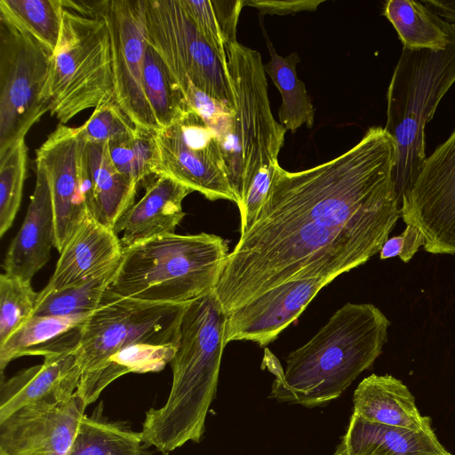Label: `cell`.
I'll return each mask as SVG.
<instances>
[{"mask_svg": "<svg viewBox=\"0 0 455 455\" xmlns=\"http://www.w3.org/2000/svg\"><path fill=\"white\" fill-rule=\"evenodd\" d=\"M396 147L382 127L310 169L275 166L256 221L226 258L214 290L228 314L283 282L337 276L379 252L401 217Z\"/></svg>", "mask_w": 455, "mask_h": 455, "instance_id": "obj_1", "label": "cell"}, {"mask_svg": "<svg viewBox=\"0 0 455 455\" xmlns=\"http://www.w3.org/2000/svg\"><path fill=\"white\" fill-rule=\"evenodd\" d=\"M389 325L373 304L348 302L288 355L284 371L266 347L263 364L275 376L270 396L308 408L339 397L380 355Z\"/></svg>", "mask_w": 455, "mask_h": 455, "instance_id": "obj_2", "label": "cell"}, {"mask_svg": "<svg viewBox=\"0 0 455 455\" xmlns=\"http://www.w3.org/2000/svg\"><path fill=\"white\" fill-rule=\"evenodd\" d=\"M225 313L215 291L188 303L173 359L165 403L146 411L140 435L163 455L191 441L199 443L217 394L225 343Z\"/></svg>", "mask_w": 455, "mask_h": 455, "instance_id": "obj_3", "label": "cell"}, {"mask_svg": "<svg viewBox=\"0 0 455 455\" xmlns=\"http://www.w3.org/2000/svg\"><path fill=\"white\" fill-rule=\"evenodd\" d=\"M228 253L216 235H159L124 248L108 291L149 303H188L215 290Z\"/></svg>", "mask_w": 455, "mask_h": 455, "instance_id": "obj_4", "label": "cell"}, {"mask_svg": "<svg viewBox=\"0 0 455 455\" xmlns=\"http://www.w3.org/2000/svg\"><path fill=\"white\" fill-rule=\"evenodd\" d=\"M235 110L207 124L216 134L237 206L259 171L278 164L285 128L272 115L262 59L238 42L226 49Z\"/></svg>", "mask_w": 455, "mask_h": 455, "instance_id": "obj_5", "label": "cell"}, {"mask_svg": "<svg viewBox=\"0 0 455 455\" xmlns=\"http://www.w3.org/2000/svg\"><path fill=\"white\" fill-rule=\"evenodd\" d=\"M455 83V25L443 50L403 47L387 91L385 130L396 147L395 181L401 203L426 159L425 127Z\"/></svg>", "mask_w": 455, "mask_h": 455, "instance_id": "obj_6", "label": "cell"}, {"mask_svg": "<svg viewBox=\"0 0 455 455\" xmlns=\"http://www.w3.org/2000/svg\"><path fill=\"white\" fill-rule=\"evenodd\" d=\"M49 98V111L60 124L115 100L110 34L101 15H83L64 8L52 55Z\"/></svg>", "mask_w": 455, "mask_h": 455, "instance_id": "obj_7", "label": "cell"}, {"mask_svg": "<svg viewBox=\"0 0 455 455\" xmlns=\"http://www.w3.org/2000/svg\"><path fill=\"white\" fill-rule=\"evenodd\" d=\"M53 52L0 14V153L50 109Z\"/></svg>", "mask_w": 455, "mask_h": 455, "instance_id": "obj_8", "label": "cell"}, {"mask_svg": "<svg viewBox=\"0 0 455 455\" xmlns=\"http://www.w3.org/2000/svg\"><path fill=\"white\" fill-rule=\"evenodd\" d=\"M187 305L144 302L108 290L86 320L74 351L81 376L98 370L111 355L135 344L178 347Z\"/></svg>", "mask_w": 455, "mask_h": 455, "instance_id": "obj_9", "label": "cell"}, {"mask_svg": "<svg viewBox=\"0 0 455 455\" xmlns=\"http://www.w3.org/2000/svg\"><path fill=\"white\" fill-rule=\"evenodd\" d=\"M147 42L182 92L190 84L235 110V97L220 55L198 31L180 0H147Z\"/></svg>", "mask_w": 455, "mask_h": 455, "instance_id": "obj_10", "label": "cell"}, {"mask_svg": "<svg viewBox=\"0 0 455 455\" xmlns=\"http://www.w3.org/2000/svg\"><path fill=\"white\" fill-rule=\"evenodd\" d=\"M156 138L158 175L169 176L211 201L236 204L217 136L196 111L188 108L172 125L156 132Z\"/></svg>", "mask_w": 455, "mask_h": 455, "instance_id": "obj_11", "label": "cell"}, {"mask_svg": "<svg viewBox=\"0 0 455 455\" xmlns=\"http://www.w3.org/2000/svg\"><path fill=\"white\" fill-rule=\"evenodd\" d=\"M147 0H101L98 14L108 26L115 100L139 127L160 131L143 88Z\"/></svg>", "mask_w": 455, "mask_h": 455, "instance_id": "obj_12", "label": "cell"}, {"mask_svg": "<svg viewBox=\"0 0 455 455\" xmlns=\"http://www.w3.org/2000/svg\"><path fill=\"white\" fill-rule=\"evenodd\" d=\"M401 218L417 227L433 254H455V129L427 157L401 199Z\"/></svg>", "mask_w": 455, "mask_h": 455, "instance_id": "obj_13", "label": "cell"}, {"mask_svg": "<svg viewBox=\"0 0 455 455\" xmlns=\"http://www.w3.org/2000/svg\"><path fill=\"white\" fill-rule=\"evenodd\" d=\"M84 145L78 127L59 124L36 150V163L44 169L50 187L55 248L60 253L79 226L91 215Z\"/></svg>", "mask_w": 455, "mask_h": 455, "instance_id": "obj_14", "label": "cell"}, {"mask_svg": "<svg viewBox=\"0 0 455 455\" xmlns=\"http://www.w3.org/2000/svg\"><path fill=\"white\" fill-rule=\"evenodd\" d=\"M86 407L76 392L20 408L0 423V455H68Z\"/></svg>", "mask_w": 455, "mask_h": 455, "instance_id": "obj_15", "label": "cell"}, {"mask_svg": "<svg viewBox=\"0 0 455 455\" xmlns=\"http://www.w3.org/2000/svg\"><path fill=\"white\" fill-rule=\"evenodd\" d=\"M331 282L306 277L283 282L227 314L225 343L252 341L261 347L295 322L321 289Z\"/></svg>", "mask_w": 455, "mask_h": 455, "instance_id": "obj_16", "label": "cell"}, {"mask_svg": "<svg viewBox=\"0 0 455 455\" xmlns=\"http://www.w3.org/2000/svg\"><path fill=\"white\" fill-rule=\"evenodd\" d=\"M36 180L24 221L12 239L4 259V273L31 283L48 262L55 247L52 201L46 173L36 163Z\"/></svg>", "mask_w": 455, "mask_h": 455, "instance_id": "obj_17", "label": "cell"}, {"mask_svg": "<svg viewBox=\"0 0 455 455\" xmlns=\"http://www.w3.org/2000/svg\"><path fill=\"white\" fill-rule=\"evenodd\" d=\"M124 247L115 231L91 215L70 237L44 292L60 290L118 267Z\"/></svg>", "mask_w": 455, "mask_h": 455, "instance_id": "obj_18", "label": "cell"}, {"mask_svg": "<svg viewBox=\"0 0 455 455\" xmlns=\"http://www.w3.org/2000/svg\"><path fill=\"white\" fill-rule=\"evenodd\" d=\"M193 190L166 175L146 186L142 198L134 203L119 219L113 230L124 248L151 238L174 233L185 216L182 202Z\"/></svg>", "mask_w": 455, "mask_h": 455, "instance_id": "obj_19", "label": "cell"}, {"mask_svg": "<svg viewBox=\"0 0 455 455\" xmlns=\"http://www.w3.org/2000/svg\"><path fill=\"white\" fill-rule=\"evenodd\" d=\"M81 371L74 351L44 357V363L17 372L0 384V423L20 408L50 396H71Z\"/></svg>", "mask_w": 455, "mask_h": 455, "instance_id": "obj_20", "label": "cell"}, {"mask_svg": "<svg viewBox=\"0 0 455 455\" xmlns=\"http://www.w3.org/2000/svg\"><path fill=\"white\" fill-rule=\"evenodd\" d=\"M354 411L372 422L420 432H434L431 419L419 412L406 385L391 375L371 374L353 395Z\"/></svg>", "mask_w": 455, "mask_h": 455, "instance_id": "obj_21", "label": "cell"}, {"mask_svg": "<svg viewBox=\"0 0 455 455\" xmlns=\"http://www.w3.org/2000/svg\"><path fill=\"white\" fill-rule=\"evenodd\" d=\"M434 432L366 420L353 413L334 455H447Z\"/></svg>", "mask_w": 455, "mask_h": 455, "instance_id": "obj_22", "label": "cell"}, {"mask_svg": "<svg viewBox=\"0 0 455 455\" xmlns=\"http://www.w3.org/2000/svg\"><path fill=\"white\" fill-rule=\"evenodd\" d=\"M90 315L29 317L0 344L1 378L4 377V371L8 363L20 356L45 357L75 351Z\"/></svg>", "mask_w": 455, "mask_h": 455, "instance_id": "obj_23", "label": "cell"}, {"mask_svg": "<svg viewBox=\"0 0 455 455\" xmlns=\"http://www.w3.org/2000/svg\"><path fill=\"white\" fill-rule=\"evenodd\" d=\"M84 164L90 184V214L100 224L113 229L134 204L137 186L116 170L107 143L85 141Z\"/></svg>", "mask_w": 455, "mask_h": 455, "instance_id": "obj_24", "label": "cell"}, {"mask_svg": "<svg viewBox=\"0 0 455 455\" xmlns=\"http://www.w3.org/2000/svg\"><path fill=\"white\" fill-rule=\"evenodd\" d=\"M178 347L139 343L116 352L98 370L82 375L76 394L86 406L94 403L112 381L130 372L146 373L163 370L171 363Z\"/></svg>", "mask_w": 455, "mask_h": 455, "instance_id": "obj_25", "label": "cell"}, {"mask_svg": "<svg viewBox=\"0 0 455 455\" xmlns=\"http://www.w3.org/2000/svg\"><path fill=\"white\" fill-rule=\"evenodd\" d=\"M384 15L395 28L403 47L443 50L451 41V23L420 2L389 0Z\"/></svg>", "mask_w": 455, "mask_h": 455, "instance_id": "obj_26", "label": "cell"}, {"mask_svg": "<svg viewBox=\"0 0 455 455\" xmlns=\"http://www.w3.org/2000/svg\"><path fill=\"white\" fill-rule=\"evenodd\" d=\"M100 403L81 419L68 455H144L140 432L103 416Z\"/></svg>", "mask_w": 455, "mask_h": 455, "instance_id": "obj_27", "label": "cell"}, {"mask_svg": "<svg viewBox=\"0 0 455 455\" xmlns=\"http://www.w3.org/2000/svg\"><path fill=\"white\" fill-rule=\"evenodd\" d=\"M267 47L271 58L263 68L282 95L278 111L280 124L291 132L303 124L311 128L315 122V108L304 83L297 76L296 67L299 62L298 53L283 57L276 53L269 41Z\"/></svg>", "mask_w": 455, "mask_h": 455, "instance_id": "obj_28", "label": "cell"}, {"mask_svg": "<svg viewBox=\"0 0 455 455\" xmlns=\"http://www.w3.org/2000/svg\"><path fill=\"white\" fill-rule=\"evenodd\" d=\"M116 268L60 290L41 291L32 315L68 317L92 314L100 305Z\"/></svg>", "mask_w": 455, "mask_h": 455, "instance_id": "obj_29", "label": "cell"}, {"mask_svg": "<svg viewBox=\"0 0 455 455\" xmlns=\"http://www.w3.org/2000/svg\"><path fill=\"white\" fill-rule=\"evenodd\" d=\"M180 4L206 41L222 56L237 42L236 29L245 1L180 0Z\"/></svg>", "mask_w": 455, "mask_h": 455, "instance_id": "obj_30", "label": "cell"}, {"mask_svg": "<svg viewBox=\"0 0 455 455\" xmlns=\"http://www.w3.org/2000/svg\"><path fill=\"white\" fill-rule=\"evenodd\" d=\"M143 88L154 114L163 129L172 125L189 107L163 60L148 44L143 62Z\"/></svg>", "mask_w": 455, "mask_h": 455, "instance_id": "obj_31", "label": "cell"}, {"mask_svg": "<svg viewBox=\"0 0 455 455\" xmlns=\"http://www.w3.org/2000/svg\"><path fill=\"white\" fill-rule=\"evenodd\" d=\"M63 11L62 0H0V14L52 52L60 40Z\"/></svg>", "mask_w": 455, "mask_h": 455, "instance_id": "obj_32", "label": "cell"}, {"mask_svg": "<svg viewBox=\"0 0 455 455\" xmlns=\"http://www.w3.org/2000/svg\"><path fill=\"white\" fill-rule=\"evenodd\" d=\"M156 132L137 126L127 138L110 141L108 149L116 170L137 186L150 175H158L160 158Z\"/></svg>", "mask_w": 455, "mask_h": 455, "instance_id": "obj_33", "label": "cell"}, {"mask_svg": "<svg viewBox=\"0 0 455 455\" xmlns=\"http://www.w3.org/2000/svg\"><path fill=\"white\" fill-rule=\"evenodd\" d=\"M28 148L20 140L0 153V236L12 227L22 198Z\"/></svg>", "mask_w": 455, "mask_h": 455, "instance_id": "obj_34", "label": "cell"}, {"mask_svg": "<svg viewBox=\"0 0 455 455\" xmlns=\"http://www.w3.org/2000/svg\"><path fill=\"white\" fill-rule=\"evenodd\" d=\"M38 293L30 283L5 273L0 275V344L32 316Z\"/></svg>", "mask_w": 455, "mask_h": 455, "instance_id": "obj_35", "label": "cell"}, {"mask_svg": "<svg viewBox=\"0 0 455 455\" xmlns=\"http://www.w3.org/2000/svg\"><path fill=\"white\" fill-rule=\"evenodd\" d=\"M136 128L137 125L116 100L98 106L86 122L78 127L85 141L107 144L132 136Z\"/></svg>", "mask_w": 455, "mask_h": 455, "instance_id": "obj_36", "label": "cell"}, {"mask_svg": "<svg viewBox=\"0 0 455 455\" xmlns=\"http://www.w3.org/2000/svg\"><path fill=\"white\" fill-rule=\"evenodd\" d=\"M425 240L419 229L412 225H406L399 235L387 238L379 251L380 259H387L398 256L405 263L409 262Z\"/></svg>", "mask_w": 455, "mask_h": 455, "instance_id": "obj_37", "label": "cell"}, {"mask_svg": "<svg viewBox=\"0 0 455 455\" xmlns=\"http://www.w3.org/2000/svg\"><path fill=\"white\" fill-rule=\"evenodd\" d=\"M322 2V0H249L245 1V4L258 8L261 12V13H275L279 15H284L301 11H314Z\"/></svg>", "mask_w": 455, "mask_h": 455, "instance_id": "obj_38", "label": "cell"}, {"mask_svg": "<svg viewBox=\"0 0 455 455\" xmlns=\"http://www.w3.org/2000/svg\"><path fill=\"white\" fill-rule=\"evenodd\" d=\"M424 4L432 8L439 17H443L447 22L455 25V1L426 0Z\"/></svg>", "mask_w": 455, "mask_h": 455, "instance_id": "obj_39", "label": "cell"}, {"mask_svg": "<svg viewBox=\"0 0 455 455\" xmlns=\"http://www.w3.org/2000/svg\"><path fill=\"white\" fill-rule=\"evenodd\" d=\"M39 455H51V454H39Z\"/></svg>", "mask_w": 455, "mask_h": 455, "instance_id": "obj_40", "label": "cell"}, {"mask_svg": "<svg viewBox=\"0 0 455 455\" xmlns=\"http://www.w3.org/2000/svg\"><path fill=\"white\" fill-rule=\"evenodd\" d=\"M447 455H452V454H451V453H449V454H447Z\"/></svg>", "mask_w": 455, "mask_h": 455, "instance_id": "obj_41", "label": "cell"}]
</instances>
